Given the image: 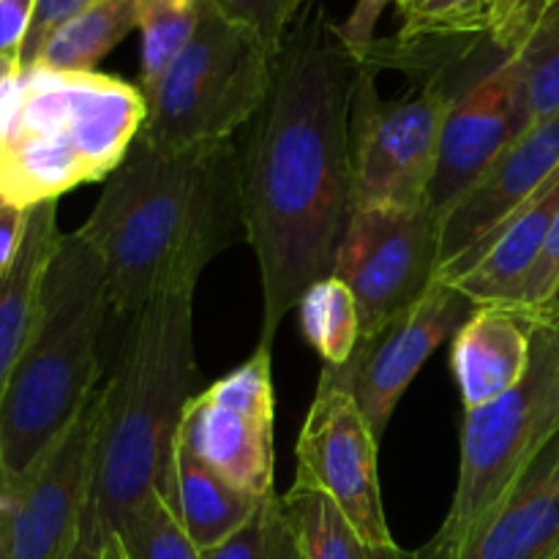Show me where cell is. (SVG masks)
I'll return each instance as SVG.
<instances>
[{"mask_svg":"<svg viewBox=\"0 0 559 559\" xmlns=\"http://www.w3.org/2000/svg\"><path fill=\"white\" fill-rule=\"evenodd\" d=\"M96 399L11 497L9 559H66L91 495Z\"/></svg>","mask_w":559,"mask_h":559,"instance_id":"7c38bea8","label":"cell"},{"mask_svg":"<svg viewBox=\"0 0 559 559\" xmlns=\"http://www.w3.org/2000/svg\"><path fill=\"white\" fill-rule=\"evenodd\" d=\"M535 325L502 306H478L451 338L453 380L464 409L497 402L524 380L533 358Z\"/></svg>","mask_w":559,"mask_h":559,"instance_id":"ac0fdd59","label":"cell"},{"mask_svg":"<svg viewBox=\"0 0 559 559\" xmlns=\"http://www.w3.org/2000/svg\"><path fill=\"white\" fill-rule=\"evenodd\" d=\"M276 497V495H273ZM271 500L260 508L254 519L243 530L218 544L216 549L202 551V559H267V540H271Z\"/></svg>","mask_w":559,"mask_h":559,"instance_id":"4dcf8cb0","label":"cell"},{"mask_svg":"<svg viewBox=\"0 0 559 559\" xmlns=\"http://www.w3.org/2000/svg\"><path fill=\"white\" fill-rule=\"evenodd\" d=\"M475 309L478 306L453 284L437 282L407 314L393 320L374 336L360 338L347 366H325L358 402L377 440L385 437L388 424L409 382L442 344L456 336Z\"/></svg>","mask_w":559,"mask_h":559,"instance_id":"8fae6325","label":"cell"},{"mask_svg":"<svg viewBox=\"0 0 559 559\" xmlns=\"http://www.w3.org/2000/svg\"><path fill=\"white\" fill-rule=\"evenodd\" d=\"M93 0H38L36 16H33L31 33L25 38V47H22L20 60L22 69H31L33 60H36L38 49L44 47L49 36L63 25L66 20H71L74 14H80L85 5H91Z\"/></svg>","mask_w":559,"mask_h":559,"instance_id":"1f68e13d","label":"cell"},{"mask_svg":"<svg viewBox=\"0 0 559 559\" xmlns=\"http://www.w3.org/2000/svg\"><path fill=\"white\" fill-rule=\"evenodd\" d=\"M559 549V435L513 489L437 559H551Z\"/></svg>","mask_w":559,"mask_h":559,"instance_id":"2e32d148","label":"cell"},{"mask_svg":"<svg viewBox=\"0 0 559 559\" xmlns=\"http://www.w3.org/2000/svg\"><path fill=\"white\" fill-rule=\"evenodd\" d=\"M377 69L366 63L349 112V173L355 211L429 205L442 123L469 85L448 74L399 98L377 93Z\"/></svg>","mask_w":559,"mask_h":559,"instance_id":"ba28073f","label":"cell"},{"mask_svg":"<svg viewBox=\"0 0 559 559\" xmlns=\"http://www.w3.org/2000/svg\"><path fill=\"white\" fill-rule=\"evenodd\" d=\"M366 63L338 38L322 0L306 5L273 58L260 112L238 145L240 222L262 282L257 347L322 278L355 216L349 112Z\"/></svg>","mask_w":559,"mask_h":559,"instance_id":"6da1fadb","label":"cell"},{"mask_svg":"<svg viewBox=\"0 0 559 559\" xmlns=\"http://www.w3.org/2000/svg\"><path fill=\"white\" fill-rule=\"evenodd\" d=\"M527 320L533 322V325L559 328V282L555 284V289H551L549 298H546L544 304H540L538 309L527 317Z\"/></svg>","mask_w":559,"mask_h":559,"instance_id":"74e56055","label":"cell"},{"mask_svg":"<svg viewBox=\"0 0 559 559\" xmlns=\"http://www.w3.org/2000/svg\"><path fill=\"white\" fill-rule=\"evenodd\" d=\"M559 282V211L555 216V224L549 229V238H546L544 251H540L538 262H535L533 273H530L527 284L522 289V298H519L516 311L519 314L530 317L546 298L551 295L555 284Z\"/></svg>","mask_w":559,"mask_h":559,"instance_id":"f546056e","label":"cell"},{"mask_svg":"<svg viewBox=\"0 0 559 559\" xmlns=\"http://www.w3.org/2000/svg\"><path fill=\"white\" fill-rule=\"evenodd\" d=\"M162 495L167 497L175 516L200 551L216 549L218 544L233 538L265 506V500L246 495L211 464L202 462L180 435L175 437Z\"/></svg>","mask_w":559,"mask_h":559,"instance_id":"ffe728a7","label":"cell"},{"mask_svg":"<svg viewBox=\"0 0 559 559\" xmlns=\"http://www.w3.org/2000/svg\"><path fill=\"white\" fill-rule=\"evenodd\" d=\"M0 559H9V508L0 506Z\"/></svg>","mask_w":559,"mask_h":559,"instance_id":"ab89813d","label":"cell"},{"mask_svg":"<svg viewBox=\"0 0 559 559\" xmlns=\"http://www.w3.org/2000/svg\"><path fill=\"white\" fill-rule=\"evenodd\" d=\"M238 145L162 153L131 145L76 233L107 273L112 317L129 320L175 284H197L238 238Z\"/></svg>","mask_w":559,"mask_h":559,"instance_id":"7a4b0ae2","label":"cell"},{"mask_svg":"<svg viewBox=\"0 0 559 559\" xmlns=\"http://www.w3.org/2000/svg\"><path fill=\"white\" fill-rule=\"evenodd\" d=\"M22 229H25V211L9 205V202H0V271L20 249Z\"/></svg>","mask_w":559,"mask_h":559,"instance_id":"d590c367","label":"cell"},{"mask_svg":"<svg viewBox=\"0 0 559 559\" xmlns=\"http://www.w3.org/2000/svg\"><path fill=\"white\" fill-rule=\"evenodd\" d=\"M559 435V328L535 325L533 358L513 391L484 407L464 409L462 462L440 533L415 551L437 559L453 549L527 473Z\"/></svg>","mask_w":559,"mask_h":559,"instance_id":"52a82bcc","label":"cell"},{"mask_svg":"<svg viewBox=\"0 0 559 559\" xmlns=\"http://www.w3.org/2000/svg\"><path fill=\"white\" fill-rule=\"evenodd\" d=\"M60 238L58 200L27 207L20 249L0 271V399L36 325L44 276Z\"/></svg>","mask_w":559,"mask_h":559,"instance_id":"d6986e66","label":"cell"},{"mask_svg":"<svg viewBox=\"0 0 559 559\" xmlns=\"http://www.w3.org/2000/svg\"><path fill=\"white\" fill-rule=\"evenodd\" d=\"M440 218L429 205L355 211L333 276L353 293L360 338L407 314L437 284Z\"/></svg>","mask_w":559,"mask_h":559,"instance_id":"9c48e42d","label":"cell"},{"mask_svg":"<svg viewBox=\"0 0 559 559\" xmlns=\"http://www.w3.org/2000/svg\"><path fill=\"white\" fill-rule=\"evenodd\" d=\"M22 60L16 55H0V87L9 80H14L16 74H22Z\"/></svg>","mask_w":559,"mask_h":559,"instance_id":"f35d334b","label":"cell"},{"mask_svg":"<svg viewBox=\"0 0 559 559\" xmlns=\"http://www.w3.org/2000/svg\"><path fill=\"white\" fill-rule=\"evenodd\" d=\"M551 559H559V549H557V555H555V557H551Z\"/></svg>","mask_w":559,"mask_h":559,"instance_id":"7bdbcfd3","label":"cell"},{"mask_svg":"<svg viewBox=\"0 0 559 559\" xmlns=\"http://www.w3.org/2000/svg\"><path fill=\"white\" fill-rule=\"evenodd\" d=\"M142 87L31 66L0 87V202L27 207L107 180L140 136Z\"/></svg>","mask_w":559,"mask_h":559,"instance_id":"5b68a950","label":"cell"},{"mask_svg":"<svg viewBox=\"0 0 559 559\" xmlns=\"http://www.w3.org/2000/svg\"><path fill=\"white\" fill-rule=\"evenodd\" d=\"M391 3H396V0H358L353 14H349L342 25H336L338 38H342V41L347 44L360 60H364V55L369 52L371 44L377 41L374 27L377 22H380L382 11H385Z\"/></svg>","mask_w":559,"mask_h":559,"instance_id":"d6a6232c","label":"cell"},{"mask_svg":"<svg viewBox=\"0 0 559 559\" xmlns=\"http://www.w3.org/2000/svg\"><path fill=\"white\" fill-rule=\"evenodd\" d=\"M300 328L328 369H342L360 342V317L353 293L336 276L317 282L300 298Z\"/></svg>","mask_w":559,"mask_h":559,"instance_id":"603a6c76","label":"cell"},{"mask_svg":"<svg viewBox=\"0 0 559 559\" xmlns=\"http://www.w3.org/2000/svg\"><path fill=\"white\" fill-rule=\"evenodd\" d=\"M102 559H126L123 546H120V540L115 538L112 533H107V540H104V557Z\"/></svg>","mask_w":559,"mask_h":559,"instance_id":"60d3db41","label":"cell"},{"mask_svg":"<svg viewBox=\"0 0 559 559\" xmlns=\"http://www.w3.org/2000/svg\"><path fill=\"white\" fill-rule=\"evenodd\" d=\"M267 559H300L298 544L289 530L287 516L282 511V500L278 495L271 502V540H267Z\"/></svg>","mask_w":559,"mask_h":559,"instance_id":"e575fe53","label":"cell"},{"mask_svg":"<svg viewBox=\"0 0 559 559\" xmlns=\"http://www.w3.org/2000/svg\"><path fill=\"white\" fill-rule=\"evenodd\" d=\"M145 0H93L66 20L38 49L33 66L52 71H96L131 31H140Z\"/></svg>","mask_w":559,"mask_h":559,"instance_id":"44dd1931","label":"cell"},{"mask_svg":"<svg viewBox=\"0 0 559 559\" xmlns=\"http://www.w3.org/2000/svg\"><path fill=\"white\" fill-rule=\"evenodd\" d=\"M104 540H107V533L102 530V524L96 522L91 508L85 506V516H82L80 535H76L74 546H71L69 557L66 559H102L104 557Z\"/></svg>","mask_w":559,"mask_h":559,"instance_id":"8d00e7d4","label":"cell"},{"mask_svg":"<svg viewBox=\"0 0 559 559\" xmlns=\"http://www.w3.org/2000/svg\"><path fill=\"white\" fill-rule=\"evenodd\" d=\"M202 11H205V0H145L140 16L142 93L156 85L158 76L191 41L200 27Z\"/></svg>","mask_w":559,"mask_h":559,"instance_id":"cb8c5ba5","label":"cell"},{"mask_svg":"<svg viewBox=\"0 0 559 559\" xmlns=\"http://www.w3.org/2000/svg\"><path fill=\"white\" fill-rule=\"evenodd\" d=\"M273 80V55L238 22L205 3L200 27L156 85L136 140L162 153L229 142L246 129Z\"/></svg>","mask_w":559,"mask_h":559,"instance_id":"8992f818","label":"cell"},{"mask_svg":"<svg viewBox=\"0 0 559 559\" xmlns=\"http://www.w3.org/2000/svg\"><path fill=\"white\" fill-rule=\"evenodd\" d=\"M126 559H202L162 491L142 497L115 527Z\"/></svg>","mask_w":559,"mask_h":559,"instance_id":"d4e9b609","label":"cell"},{"mask_svg":"<svg viewBox=\"0 0 559 559\" xmlns=\"http://www.w3.org/2000/svg\"><path fill=\"white\" fill-rule=\"evenodd\" d=\"M38 0H0V55L20 58Z\"/></svg>","mask_w":559,"mask_h":559,"instance_id":"836d02e7","label":"cell"},{"mask_svg":"<svg viewBox=\"0 0 559 559\" xmlns=\"http://www.w3.org/2000/svg\"><path fill=\"white\" fill-rule=\"evenodd\" d=\"M194 289L175 284L126 320L112 374L96 393L87 508L104 533L151 491H164L175 437L200 393Z\"/></svg>","mask_w":559,"mask_h":559,"instance_id":"3957f363","label":"cell"},{"mask_svg":"<svg viewBox=\"0 0 559 559\" xmlns=\"http://www.w3.org/2000/svg\"><path fill=\"white\" fill-rule=\"evenodd\" d=\"M278 500L300 559H418L415 551L402 549L399 544L380 546L360 538L336 502L320 491L289 486L287 495Z\"/></svg>","mask_w":559,"mask_h":559,"instance_id":"7402d4cb","label":"cell"},{"mask_svg":"<svg viewBox=\"0 0 559 559\" xmlns=\"http://www.w3.org/2000/svg\"><path fill=\"white\" fill-rule=\"evenodd\" d=\"M205 3L213 5L227 20L238 22L240 27L254 33L273 58L278 55L284 36L298 16L293 0H205Z\"/></svg>","mask_w":559,"mask_h":559,"instance_id":"f1b7e54d","label":"cell"},{"mask_svg":"<svg viewBox=\"0 0 559 559\" xmlns=\"http://www.w3.org/2000/svg\"><path fill=\"white\" fill-rule=\"evenodd\" d=\"M559 169V115L530 126L440 216V271L484 243ZM440 276V273H437Z\"/></svg>","mask_w":559,"mask_h":559,"instance_id":"5bb4252c","label":"cell"},{"mask_svg":"<svg viewBox=\"0 0 559 559\" xmlns=\"http://www.w3.org/2000/svg\"><path fill=\"white\" fill-rule=\"evenodd\" d=\"M530 129L516 69L502 60L453 102L442 123L429 207L437 218Z\"/></svg>","mask_w":559,"mask_h":559,"instance_id":"4fadbf2b","label":"cell"},{"mask_svg":"<svg viewBox=\"0 0 559 559\" xmlns=\"http://www.w3.org/2000/svg\"><path fill=\"white\" fill-rule=\"evenodd\" d=\"M508 60L516 69L527 123L559 115V0L549 5L527 47Z\"/></svg>","mask_w":559,"mask_h":559,"instance_id":"484cf974","label":"cell"},{"mask_svg":"<svg viewBox=\"0 0 559 559\" xmlns=\"http://www.w3.org/2000/svg\"><path fill=\"white\" fill-rule=\"evenodd\" d=\"M309 3H314V0H293V5H295V14H300V11L306 9V5ZM295 20H298V16H295Z\"/></svg>","mask_w":559,"mask_h":559,"instance_id":"b9f144b4","label":"cell"},{"mask_svg":"<svg viewBox=\"0 0 559 559\" xmlns=\"http://www.w3.org/2000/svg\"><path fill=\"white\" fill-rule=\"evenodd\" d=\"M109 317L102 260L80 233L63 235L44 276L36 325L0 399V506L96 399Z\"/></svg>","mask_w":559,"mask_h":559,"instance_id":"277c9868","label":"cell"},{"mask_svg":"<svg viewBox=\"0 0 559 559\" xmlns=\"http://www.w3.org/2000/svg\"><path fill=\"white\" fill-rule=\"evenodd\" d=\"M399 41H453L489 36L484 0H396Z\"/></svg>","mask_w":559,"mask_h":559,"instance_id":"4316f807","label":"cell"},{"mask_svg":"<svg viewBox=\"0 0 559 559\" xmlns=\"http://www.w3.org/2000/svg\"><path fill=\"white\" fill-rule=\"evenodd\" d=\"M273 418L213 402L205 391L186 407L178 435L205 464L257 500L273 497Z\"/></svg>","mask_w":559,"mask_h":559,"instance_id":"e0dca14e","label":"cell"},{"mask_svg":"<svg viewBox=\"0 0 559 559\" xmlns=\"http://www.w3.org/2000/svg\"><path fill=\"white\" fill-rule=\"evenodd\" d=\"M559 211V169L467 257L440 271L437 282L453 284L475 306L516 311L522 289L544 251Z\"/></svg>","mask_w":559,"mask_h":559,"instance_id":"9a60e30c","label":"cell"},{"mask_svg":"<svg viewBox=\"0 0 559 559\" xmlns=\"http://www.w3.org/2000/svg\"><path fill=\"white\" fill-rule=\"evenodd\" d=\"M555 0H484L489 14V41L502 58H516Z\"/></svg>","mask_w":559,"mask_h":559,"instance_id":"83f0119b","label":"cell"},{"mask_svg":"<svg viewBox=\"0 0 559 559\" xmlns=\"http://www.w3.org/2000/svg\"><path fill=\"white\" fill-rule=\"evenodd\" d=\"M377 448L380 440L358 402L331 371L322 369L295 445L298 469L293 486L331 497L360 538L391 546L396 540L382 508Z\"/></svg>","mask_w":559,"mask_h":559,"instance_id":"30bf717a","label":"cell"}]
</instances>
